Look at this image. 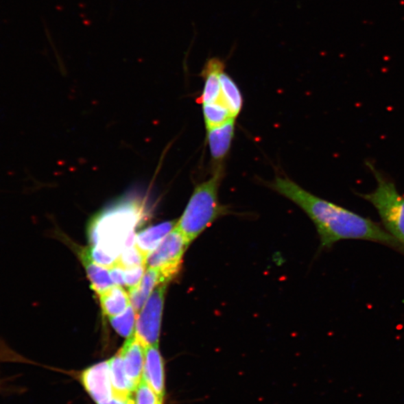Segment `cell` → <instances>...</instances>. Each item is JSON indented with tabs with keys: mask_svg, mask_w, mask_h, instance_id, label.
Returning a JSON list of instances; mask_svg holds the SVG:
<instances>
[{
	"mask_svg": "<svg viewBox=\"0 0 404 404\" xmlns=\"http://www.w3.org/2000/svg\"><path fill=\"white\" fill-rule=\"evenodd\" d=\"M177 222L178 220L162 222L142 230L136 235V246L147 257L176 226Z\"/></svg>",
	"mask_w": 404,
	"mask_h": 404,
	"instance_id": "cell-12",
	"label": "cell"
},
{
	"mask_svg": "<svg viewBox=\"0 0 404 404\" xmlns=\"http://www.w3.org/2000/svg\"><path fill=\"white\" fill-rule=\"evenodd\" d=\"M80 258L86 270L87 276L93 289L98 294L108 290L115 284L110 276L109 269L97 265L91 258L88 249L82 250Z\"/></svg>",
	"mask_w": 404,
	"mask_h": 404,
	"instance_id": "cell-14",
	"label": "cell"
},
{
	"mask_svg": "<svg viewBox=\"0 0 404 404\" xmlns=\"http://www.w3.org/2000/svg\"><path fill=\"white\" fill-rule=\"evenodd\" d=\"M168 284L161 283L154 288L138 316L134 335L145 348L158 346L165 294Z\"/></svg>",
	"mask_w": 404,
	"mask_h": 404,
	"instance_id": "cell-6",
	"label": "cell"
},
{
	"mask_svg": "<svg viewBox=\"0 0 404 404\" xmlns=\"http://www.w3.org/2000/svg\"><path fill=\"white\" fill-rule=\"evenodd\" d=\"M98 404H135L132 396H123V395L115 394L109 401Z\"/></svg>",
	"mask_w": 404,
	"mask_h": 404,
	"instance_id": "cell-24",
	"label": "cell"
},
{
	"mask_svg": "<svg viewBox=\"0 0 404 404\" xmlns=\"http://www.w3.org/2000/svg\"><path fill=\"white\" fill-rule=\"evenodd\" d=\"M109 364L114 394L132 396V393L135 392L136 387L130 381L120 354L118 353L110 359Z\"/></svg>",
	"mask_w": 404,
	"mask_h": 404,
	"instance_id": "cell-17",
	"label": "cell"
},
{
	"mask_svg": "<svg viewBox=\"0 0 404 404\" xmlns=\"http://www.w3.org/2000/svg\"><path fill=\"white\" fill-rule=\"evenodd\" d=\"M146 259V255L140 251L135 245L121 252L115 265L123 269L145 266Z\"/></svg>",
	"mask_w": 404,
	"mask_h": 404,
	"instance_id": "cell-20",
	"label": "cell"
},
{
	"mask_svg": "<svg viewBox=\"0 0 404 404\" xmlns=\"http://www.w3.org/2000/svg\"><path fill=\"white\" fill-rule=\"evenodd\" d=\"M221 102L224 104L234 119L242 110L243 99L240 88L235 80L224 71L220 74Z\"/></svg>",
	"mask_w": 404,
	"mask_h": 404,
	"instance_id": "cell-16",
	"label": "cell"
},
{
	"mask_svg": "<svg viewBox=\"0 0 404 404\" xmlns=\"http://www.w3.org/2000/svg\"><path fill=\"white\" fill-rule=\"evenodd\" d=\"M191 245L176 226L163 239L156 248L147 255L145 268L158 270L164 283L176 278L183 265V258Z\"/></svg>",
	"mask_w": 404,
	"mask_h": 404,
	"instance_id": "cell-5",
	"label": "cell"
},
{
	"mask_svg": "<svg viewBox=\"0 0 404 404\" xmlns=\"http://www.w3.org/2000/svg\"><path fill=\"white\" fill-rule=\"evenodd\" d=\"M80 381L97 404L109 401L114 395L109 361L86 368L81 374Z\"/></svg>",
	"mask_w": 404,
	"mask_h": 404,
	"instance_id": "cell-7",
	"label": "cell"
},
{
	"mask_svg": "<svg viewBox=\"0 0 404 404\" xmlns=\"http://www.w3.org/2000/svg\"><path fill=\"white\" fill-rule=\"evenodd\" d=\"M270 187L307 214L317 228L320 248L343 240L372 241L404 253V247L380 224L310 193L293 180L277 177Z\"/></svg>",
	"mask_w": 404,
	"mask_h": 404,
	"instance_id": "cell-1",
	"label": "cell"
},
{
	"mask_svg": "<svg viewBox=\"0 0 404 404\" xmlns=\"http://www.w3.org/2000/svg\"><path fill=\"white\" fill-rule=\"evenodd\" d=\"M236 119L224 125L207 129V140L213 162L222 164L226 158L235 136Z\"/></svg>",
	"mask_w": 404,
	"mask_h": 404,
	"instance_id": "cell-9",
	"label": "cell"
},
{
	"mask_svg": "<svg viewBox=\"0 0 404 404\" xmlns=\"http://www.w3.org/2000/svg\"><path fill=\"white\" fill-rule=\"evenodd\" d=\"M202 110L206 129L218 127L234 119L227 107L221 102L203 104Z\"/></svg>",
	"mask_w": 404,
	"mask_h": 404,
	"instance_id": "cell-18",
	"label": "cell"
},
{
	"mask_svg": "<svg viewBox=\"0 0 404 404\" xmlns=\"http://www.w3.org/2000/svg\"><path fill=\"white\" fill-rule=\"evenodd\" d=\"M147 217L140 198L126 196L107 205L90 219L87 235L91 247L117 260L129 235Z\"/></svg>",
	"mask_w": 404,
	"mask_h": 404,
	"instance_id": "cell-2",
	"label": "cell"
},
{
	"mask_svg": "<svg viewBox=\"0 0 404 404\" xmlns=\"http://www.w3.org/2000/svg\"><path fill=\"white\" fill-rule=\"evenodd\" d=\"M3 390V387L1 386V383H0V391Z\"/></svg>",
	"mask_w": 404,
	"mask_h": 404,
	"instance_id": "cell-25",
	"label": "cell"
},
{
	"mask_svg": "<svg viewBox=\"0 0 404 404\" xmlns=\"http://www.w3.org/2000/svg\"><path fill=\"white\" fill-rule=\"evenodd\" d=\"M225 68L224 61L219 58H212L206 62L201 73L204 86L198 102L203 105L221 102L220 74L225 71Z\"/></svg>",
	"mask_w": 404,
	"mask_h": 404,
	"instance_id": "cell-10",
	"label": "cell"
},
{
	"mask_svg": "<svg viewBox=\"0 0 404 404\" xmlns=\"http://www.w3.org/2000/svg\"><path fill=\"white\" fill-rule=\"evenodd\" d=\"M135 404H163L162 400L143 379L135 390Z\"/></svg>",
	"mask_w": 404,
	"mask_h": 404,
	"instance_id": "cell-21",
	"label": "cell"
},
{
	"mask_svg": "<svg viewBox=\"0 0 404 404\" xmlns=\"http://www.w3.org/2000/svg\"><path fill=\"white\" fill-rule=\"evenodd\" d=\"M145 348L135 335L128 337L119 353L130 381L137 387L143 380Z\"/></svg>",
	"mask_w": 404,
	"mask_h": 404,
	"instance_id": "cell-8",
	"label": "cell"
},
{
	"mask_svg": "<svg viewBox=\"0 0 404 404\" xmlns=\"http://www.w3.org/2000/svg\"><path fill=\"white\" fill-rule=\"evenodd\" d=\"M136 315L137 313L130 305L122 314L110 318L111 325L121 336L130 337L134 334Z\"/></svg>",
	"mask_w": 404,
	"mask_h": 404,
	"instance_id": "cell-19",
	"label": "cell"
},
{
	"mask_svg": "<svg viewBox=\"0 0 404 404\" xmlns=\"http://www.w3.org/2000/svg\"><path fill=\"white\" fill-rule=\"evenodd\" d=\"M161 283L164 282L160 272L156 269L147 268L141 283L129 291L130 305L137 314L143 308L154 288Z\"/></svg>",
	"mask_w": 404,
	"mask_h": 404,
	"instance_id": "cell-13",
	"label": "cell"
},
{
	"mask_svg": "<svg viewBox=\"0 0 404 404\" xmlns=\"http://www.w3.org/2000/svg\"><path fill=\"white\" fill-rule=\"evenodd\" d=\"M143 380L163 400L165 395L164 364L158 346L145 348Z\"/></svg>",
	"mask_w": 404,
	"mask_h": 404,
	"instance_id": "cell-11",
	"label": "cell"
},
{
	"mask_svg": "<svg viewBox=\"0 0 404 404\" xmlns=\"http://www.w3.org/2000/svg\"><path fill=\"white\" fill-rule=\"evenodd\" d=\"M109 273L112 281L115 285L126 286L125 269L118 265H115L109 269Z\"/></svg>",
	"mask_w": 404,
	"mask_h": 404,
	"instance_id": "cell-23",
	"label": "cell"
},
{
	"mask_svg": "<svg viewBox=\"0 0 404 404\" xmlns=\"http://www.w3.org/2000/svg\"><path fill=\"white\" fill-rule=\"evenodd\" d=\"M366 164L377 180V187L372 193L357 194L374 206L383 228L404 247V196L374 164L369 161Z\"/></svg>",
	"mask_w": 404,
	"mask_h": 404,
	"instance_id": "cell-4",
	"label": "cell"
},
{
	"mask_svg": "<svg viewBox=\"0 0 404 404\" xmlns=\"http://www.w3.org/2000/svg\"><path fill=\"white\" fill-rule=\"evenodd\" d=\"M224 176V165H216L212 177L195 187L176 228L191 243L206 229L230 212L219 199V189Z\"/></svg>",
	"mask_w": 404,
	"mask_h": 404,
	"instance_id": "cell-3",
	"label": "cell"
},
{
	"mask_svg": "<svg viewBox=\"0 0 404 404\" xmlns=\"http://www.w3.org/2000/svg\"><path fill=\"white\" fill-rule=\"evenodd\" d=\"M145 266L125 269L126 286L128 290L134 289L141 283L145 274Z\"/></svg>",
	"mask_w": 404,
	"mask_h": 404,
	"instance_id": "cell-22",
	"label": "cell"
},
{
	"mask_svg": "<svg viewBox=\"0 0 404 404\" xmlns=\"http://www.w3.org/2000/svg\"><path fill=\"white\" fill-rule=\"evenodd\" d=\"M99 296L103 313L110 318L122 314L130 305L129 294L119 285H113Z\"/></svg>",
	"mask_w": 404,
	"mask_h": 404,
	"instance_id": "cell-15",
	"label": "cell"
}]
</instances>
